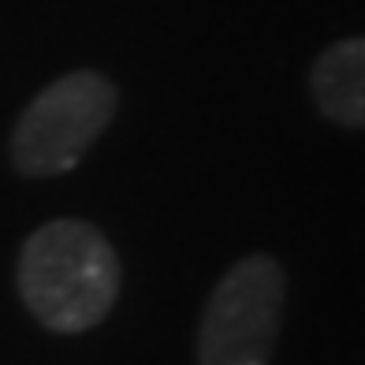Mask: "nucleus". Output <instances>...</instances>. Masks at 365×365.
<instances>
[{
  "mask_svg": "<svg viewBox=\"0 0 365 365\" xmlns=\"http://www.w3.org/2000/svg\"><path fill=\"white\" fill-rule=\"evenodd\" d=\"M23 306L60 336L97 328L123 287V264L115 246L90 220H48L19 250L15 269Z\"/></svg>",
  "mask_w": 365,
  "mask_h": 365,
  "instance_id": "nucleus-1",
  "label": "nucleus"
},
{
  "mask_svg": "<svg viewBox=\"0 0 365 365\" xmlns=\"http://www.w3.org/2000/svg\"><path fill=\"white\" fill-rule=\"evenodd\" d=\"M287 272L272 254H246L217 279L197 321V365H269L284 328Z\"/></svg>",
  "mask_w": 365,
  "mask_h": 365,
  "instance_id": "nucleus-3",
  "label": "nucleus"
},
{
  "mask_svg": "<svg viewBox=\"0 0 365 365\" xmlns=\"http://www.w3.org/2000/svg\"><path fill=\"white\" fill-rule=\"evenodd\" d=\"M120 112L115 82L93 68L60 75L23 108L11 130V164L26 179L71 172Z\"/></svg>",
  "mask_w": 365,
  "mask_h": 365,
  "instance_id": "nucleus-2",
  "label": "nucleus"
},
{
  "mask_svg": "<svg viewBox=\"0 0 365 365\" xmlns=\"http://www.w3.org/2000/svg\"><path fill=\"white\" fill-rule=\"evenodd\" d=\"M309 97L328 123L365 130V34L331 41L313 60Z\"/></svg>",
  "mask_w": 365,
  "mask_h": 365,
  "instance_id": "nucleus-4",
  "label": "nucleus"
}]
</instances>
